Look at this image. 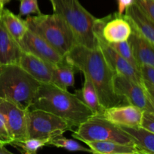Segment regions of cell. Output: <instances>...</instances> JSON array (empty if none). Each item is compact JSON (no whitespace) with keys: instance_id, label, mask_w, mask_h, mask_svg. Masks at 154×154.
I'll list each match as a JSON object with an SVG mask.
<instances>
[{"instance_id":"cell-33","label":"cell","mask_w":154,"mask_h":154,"mask_svg":"<svg viewBox=\"0 0 154 154\" xmlns=\"http://www.w3.org/2000/svg\"><path fill=\"white\" fill-rule=\"evenodd\" d=\"M148 96H149V95H148ZM149 97H150V96H149ZM150 101H151L152 105H151V108H150V111H149V112H152V113H153V114H154V101L150 97Z\"/></svg>"},{"instance_id":"cell-5","label":"cell","mask_w":154,"mask_h":154,"mask_svg":"<svg viewBox=\"0 0 154 154\" xmlns=\"http://www.w3.org/2000/svg\"><path fill=\"white\" fill-rule=\"evenodd\" d=\"M54 13L61 15L73 32L77 45L95 49L99 48L94 33L97 18L86 10L78 0H50Z\"/></svg>"},{"instance_id":"cell-10","label":"cell","mask_w":154,"mask_h":154,"mask_svg":"<svg viewBox=\"0 0 154 154\" xmlns=\"http://www.w3.org/2000/svg\"><path fill=\"white\" fill-rule=\"evenodd\" d=\"M19 45L23 52L29 53L52 64L60 63L65 58L45 39L29 29L24 35Z\"/></svg>"},{"instance_id":"cell-14","label":"cell","mask_w":154,"mask_h":154,"mask_svg":"<svg viewBox=\"0 0 154 154\" xmlns=\"http://www.w3.org/2000/svg\"><path fill=\"white\" fill-rule=\"evenodd\" d=\"M132 28L141 33L154 45V22L152 21L135 2L126 8L123 15Z\"/></svg>"},{"instance_id":"cell-2","label":"cell","mask_w":154,"mask_h":154,"mask_svg":"<svg viewBox=\"0 0 154 154\" xmlns=\"http://www.w3.org/2000/svg\"><path fill=\"white\" fill-rule=\"evenodd\" d=\"M29 109L52 113L69 121L75 127L94 115L78 95L53 84H41Z\"/></svg>"},{"instance_id":"cell-7","label":"cell","mask_w":154,"mask_h":154,"mask_svg":"<svg viewBox=\"0 0 154 154\" xmlns=\"http://www.w3.org/2000/svg\"><path fill=\"white\" fill-rule=\"evenodd\" d=\"M75 127L72 123L52 113L38 109H29L27 130L29 138H52L62 135Z\"/></svg>"},{"instance_id":"cell-31","label":"cell","mask_w":154,"mask_h":154,"mask_svg":"<svg viewBox=\"0 0 154 154\" xmlns=\"http://www.w3.org/2000/svg\"><path fill=\"white\" fill-rule=\"evenodd\" d=\"M144 87L147 91V94L150 96V97L154 101V85L150 83L149 81L144 80Z\"/></svg>"},{"instance_id":"cell-27","label":"cell","mask_w":154,"mask_h":154,"mask_svg":"<svg viewBox=\"0 0 154 154\" xmlns=\"http://www.w3.org/2000/svg\"><path fill=\"white\" fill-rule=\"evenodd\" d=\"M146 15L154 22V0H135Z\"/></svg>"},{"instance_id":"cell-8","label":"cell","mask_w":154,"mask_h":154,"mask_svg":"<svg viewBox=\"0 0 154 154\" xmlns=\"http://www.w3.org/2000/svg\"><path fill=\"white\" fill-rule=\"evenodd\" d=\"M29 109V108H23L10 101L0 99V112L5 119L6 124L13 141L29 138L27 130V114Z\"/></svg>"},{"instance_id":"cell-24","label":"cell","mask_w":154,"mask_h":154,"mask_svg":"<svg viewBox=\"0 0 154 154\" xmlns=\"http://www.w3.org/2000/svg\"><path fill=\"white\" fill-rule=\"evenodd\" d=\"M111 47H112L122 57L127 60L128 62L131 63L135 68H136L138 71H140V66L138 63H137L135 57H134L133 52L131 48L129 42L124 41V42H117V43H111L109 44Z\"/></svg>"},{"instance_id":"cell-18","label":"cell","mask_w":154,"mask_h":154,"mask_svg":"<svg viewBox=\"0 0 154 154\" xmlns=\"http://www.w3.org/2000/svg\"><path fill=\"white\" fill-rule=\"evenodd\" d=\"M77 69L66 60V57L60 63L53 64V84L63 90L75 85V73Z\"/></svg>"},{"instance_id":"cell-21","label":"cell","mask_w":154,"mask_h":154,"mask_svg":"<svg viewBox=\"0 0 154 154\" xmlns=\"http://www.w3.org/2000/svg\"><path fill=\"white\" fill-rule=\"evenodd\" d=\"M0 20L8 32L19 44L29 29L25 20H23L19 15H16L5 8H3Z\"/></svg>"},{"instance_id":"cell-16","label":"cell","mask_w":154,"mask_h":154,"mask_svg":"<svg viewBox=\"0 0 154 154\" xmlns=\"http://www.w3.org/2000/svg\"><path fill=\"white\" fill-rule=\"evenodd\" d=\"M23 51L0 20V66L19 64Z\"/></svg>"},{"instance_id":"cell-11","label":"cell","mask_w":154,"mask_h":154,"mask_svg":"<svg viewBox=\"0 0 154 154\" xmlns=\"http://www.w3.org/2000/svg\"><path fill=\"white\" fill-rule=\"evenodd\" d=\"M143 112L138 107L131 104L115 105L105 108L103 116L106 120L119 126H140Z\"/></svg>"},{"instance_id":"cell-26","label":"cell","mask_w":154,"mask_h":154,"mask_svg":"<svg viewBox=\"0 0 154 154\" xmlns=\"http://www.w3.org/2000/svg\"><path fill=\"white\" fill-rule=\"evenodd\" d=\"M13 141L3 114L0 112V146L11 145Z\"/></svg>"},{"instance_id":"cell-17","label":"cell","mask_w":154,"mask_h":154,"mask_svg":"<svg viewBox=\"0 0 154 154\" xmlns=\"http://www.w3.org/2000/svg\"><path fill=\"white\" fill-rule=\"evenodd\" d=\"M92 153L97 154H141L136 146L127 145L114 141H86Z\"/></svg>"},{"instance_id":"cell-28","label":"cell","mask_w":154,"mask_h":154,"mask_svg":"<svg viewBox=\"0 0 154 154\" xmlns=\"http://www.w3.org/2000/svg\"><path fill=\"white\" fill-rule=\"evenodd\" d=\"M140 126L146 130L154 133V114L149 111L143 112L142 120Z\"/></svg>"},{"instance_id":"cell-12","label":"cell","mask_w":154,"mask_h":154,"mask_svg":"<svg viewBox=\"0 0 154 154\" xmlns=\"http://www.w3.org/2000/svg\"><path fill=\"white\" fill-rule=\"evenodd\" d=\"M41 84H53V64L23 51L19 64Z\"/></svg>"},{"instance_id":"cell-19","label":"cell","mask_w":154,"mask_h":154,"mask_svg":"<svg viewBox=\"0 0 154 154\" xmlns=\"http://www.w3.org/2000/svg\"><path fill=\"white\" fill-rule=\"evenodd\" d=\"M84 78L82 89L77 90L76 94L93 111L94 115H102L105 108L100 103L97 91L88 76L84 75Z\"/></svg>"},{"instance_id":"cell-15","label":"cell","mask_w":154,"mask_h":154,"mask_svg":"<svg viewBox=\"0 0 154 154\" xmlns=\"http://www.w3.org/2000/svg\"><path fill=\"white\" fill-rule=\"evenodd\" d=\"M128 42L139 66L147 65L154 67L153 45L132 27V33L128 39Z\"/></svg>"},{"instance_id":"cell-34","label":"cell","mask_w":154,"mask_h":154,"mask_svg":"<svg viewBox=\"0 0 154 154\" xmlns=\"http://www.w3.org/2000/svg\"><path fill=\"white\" fill-rule=\"evenodd\" d=\"M5 8L4 5L2 4V2H1V0H0V16H1V14H2V11H3V8Z\"/></svg>"},{"instance_id":"cell-22","label":"cell","mask_w":154,"mask_h":154,"mask_svg":"<svg viewBox=\"0 0 154 154\" xmlns=\"http://www.w3.org/2000/svg\"><path fill=\"white\" fill-rule=\"evenodd\" d=\"M51 139L49 138H27L23 140L14 141L11 144L20 153L24 154H35L38 150L45 146L48 145Z\"/></svg>"},{"instance_id":"cell-20","label":"cell","mask_w":154,"mask_h":154,"mask_svg":"<svg viewBox=\"0 0 154 154\" xmlns=\"http://www.w3.org/2000/svg\"><path fill=\"white\" fill-rule=\"evenodd\" d=\"M133 139L135 145L142 153L154 154V133L141 126H120Z\"/></svg>"},{"instance_id":"cell-29","label":"cell","mask_w":154,"mask_h":154,"mask_svg":"<svg viewBox=\"0 0 154 154\" xmlns=\"http://www.w3.org/2000/svg\"><path fill=\"white\" fill-rule=\"evenodd\" d=\"M140 72L143 80L149 81L154 85V67L147 65H142L140 66Z\"/></svg>"},{"instance_id":"cell-32","label":"cell","mask_w":154,"mask_h":154,"mask_svg":"<svg viewBox=\"0 0 154 154\" xmlns=\"http://www.w3.org/2000/svg\"><path fill=\"white\" fill-rule=\"evenodd\" d=\"M0 154H12V153L6 148L5 146H0Z\"/></svg>"},{"instance_id":"cell-3","label":"cell","mask_w":154,"mask_h":154,"mask_svg":"<svg viewBox=\"0 0 154 154\" xmlns=\"http://www.w3.org/2000/svg\"><path fill=\"white\" fill-rule=\"evenodd\" d=\"M40 85L20 65L0 66V99L29 108Z\"/></svg>"},{"instance_id":"cell-9","label":"cell","mask_w":154,"mask_h":154,"mask_svg":"<svg viewBox=\"0 0 154 154\" xmlns=\"http://www.w3.org/2000/svg\"><path fill=\"white\" fill-rule=\"evenodd\" d=\"M114 85L117 94L124 98L128 104L138 107L144 111H150L151 101L144 85L117 74L114 75Z\"/></svg>"},{"instance_id":"cell-23","label":"cell","mask_w":154,"mask_h":154,"mask_svg":"<svg viewBox=\"0 0 154 154\" xmlns=\"http://www.w3.org/2000/svg\"><path fill=\"white\" fill-rule=\"evenodd\" d=\"M48 145L54 146L58 148H63L69 151H82L92 153L91 150L89 147H84L75 140L66 138L63 136V135L52 138L50 141Z\"/></svg>"},{"instance_id":"cell-13","label":"cell","mask_w":154,"mask_h":154,"mask_svg":"<svg viewBox=\"0 0 154 154\" xmlns=\"http://www.w3.org/2000/svg\"><path fill=\"white\" fill-rule=\"evenodd\" d=\"M132 33V26L122 15H111L102 29V35L108 44L124 42L129 39Z\"/></svg>"},{"instance_id":"cell-1","label":"cell","mask_w":154,"mask_h":154,"mask_svg":"<svg viewBox=\"0 0 154 154\" xmlns=\"http://www.w3.org/2000/svg\"><path fill=\"white\" fill-rule=\"evenodd\" d=\"M65 57L77 70L88 76L104 108L122 105L126 102L124 98L115 91L114 85L115 73L108 65L100 48L91 49L83 45H75Z\"/></svg>"},{"instance_id":"cell-25","label":"cell","mask_w":154,"mask_h":154,"mask_svg":"<svg viewBox=\"0 0 154 154\" xmlns=\"http://www.w3.org/2000/svg\"><path fill=\"white\" fill-rule=\"evenodd\" d=\"M19 16H29L31 14H42L38 7V0H19Z\"/></svg>"},{"instance_id":"cell-4","label":"cell","mask_w":154,"mask_h":154,"mask_svg":"<svg viewBox=\"0 0 154 154\" xmlns=\"http://www.w3.org/2000/svg\"><path fill=\"white\" fill-rule=\"evenodd\" d=\"M25 20L29 29L45 39L63 57L77 45L73 32L66 20L59 14L29 15Z\"/></svg>"},{"instance_id":"cell-30","label":"cell","mask_w":154,"mask_h":154,"mask_svg":"<svg viewBox=\"0 0 154 154\" xmlns=\"http://www.w3.org/2000/svg\"><path fill=\"white\" fill-rule=\"evenodd\" d=\"M117 2L118 8H117V12L116 13V14L118 16H122L123 15L126 8L135 2V0H117Z\"/></svg>"},{"instance_id":"cell-6","label":"cell","mask_w":154,"mask_h":154,"mask_svg":"<svg viewBox=\"0 0 154 154\" xmlns=\"http://www.w3.org/2000/svg\"><path fill=\"white\" fill-rule=\"evenodd\" d=\"M72 136L78 141H114L127 145H135L133 139L117 125L108 121L102 115H93L80 124ZM137 147V146H136Z\"/></svg>"},{"instance_id":"cell-35","label":"cell","mask_w":154,"mask_h":154,"mask_svg":"<svg viewBox=\"0 0 154 154\" xmlns=\"http://www.w3.org/2000/svg\"><path fill=\"white\" fill-rule=\"evenodd\" d=\"M11 1V0H1V2H2V4L4 5V6L5 5H7L8 3L10 2Z\"/></svg>"}]
</instances>
